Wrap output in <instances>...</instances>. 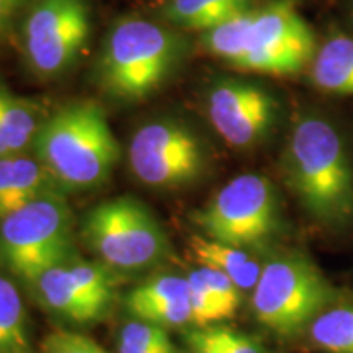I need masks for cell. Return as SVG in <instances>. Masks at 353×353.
<instances>
[{
    "instance_id": "cell-18",
    "label": "cell",
    "mask_w": 353,
    "mask_h": 353,
    "mask_svg": "<svg viewBox=\"0 0 353 353\" xmlns=\"http://www.w3.org/2000/svg\"><path fill=\"white\" fill-rule=\"evenodd\" d=\"M254 6L255 0H167L162 17L176 28L203 33Z\"/></svg>"
},
{
    "instance_id": "cell-19",
    "label": "cell",
    "mask_w": 353,
    "mask_h": 353,
    "mask_svg": "<svg viewBox=\"0 0 353 353\" xmlns=\"http://www.w3.org/2000/svg\"><path fill=\"white\" fill-rule=\"evenodd\" d=\"M0 353H32L26 309L12 281L0 276Z\"/></svg>"
},
{
    "instance_id": "cell-25",
    "label": "cell",
    "mask_w": 353,
    "mask_h": 353,
    "mask_svg": "<svg viewBox=\"0 0 353 353\" xmlns=\"http://www.w3.org/2000/svg\"><path fill=\"white\" fill-rule=\"evenodd\" d=\"M41 350L43 353H107L92 339L69 330H54L46 335Z\"/></svg>"
},
{
    "instance_id": "cell-12",
    "label": "cell",
    "mask_w": 353,
    "mask_h": 353,
    "mask_svg": "<svg viewBox=\"0 0 353 353\" xmlns=\"http://www.w3.org/2000/svg\"><path fill=\"white\" fill-rule=\"evenodd\" d=\"M128 312L161 327L192 324L188 278L162 275L136 286L125 298Z\"/></svg>"
},
{
    "instance_id": "cell-30",
    "label": "cell",
    "mask_w": 353,
    "mask_h": 353,
    "mask_svg": "<svg viewBox=\"0 0 353 353\" xmlns=\"http://www.w3.org/2000/svg\"><path fill=\"white\" fill-rule=\"evenodd\" d=\"M348 21H350V25H352V28H353V0H352V3H350V7H348Z\"/></svg>"
},
{
    "instance_id": "cell-16",
    "label": "cell",
    "mask_w": 353,
    "mask_h": 353,
    "mask_svg": "<svg viewBox=\"0 0 353 353\" xmlns=\"http://www.w3.org/2000/svg\"><path fill=\"white\" fill-rule=\"evenodd\" d=\"M32 285L44 306L64 319L82 324L101 317L99 309L77 288L65 263L48 268Z\"/></svg>"
},
{
    "instance_id": "cell-5",
    "label": "cell",
    "mask_w": 353,
    "mask_h": 353,
    "mask_svg": "<svg viewBox=\"0 0 353 353\" xmlns=\"http://www.w3.org/2000/svg\"><path fill=\"white\" fill-rule=\"evenodd\" d=\"M72 257V213L61 190L0 221V259L26 283Z\"/></svg>"
},
{
    "instance_id": "cell-17",
    "label": "cell",
    "mask_w": 353,
    "mask_h": 353,
    "mask_svg": "<svg viewBox=\"0 0 353 353\" xmlns=\"http://www.w3.org/2000/svg\"><path fill=\"white\" fill-rule=\"evenodd\" d=\"M190 250L201 267L224 273L241 291H254L263 267L244 249L223 244L206 236H192Z\"/></svg>"
},
{
    "instance_id": "cell-20",
    "label": "cell",
    "mask_w": 353,
    "mask_h": 353,
    "mask_svg": "<svg viewBox=\"0 0 353 353\" xmlns=\"http://www.w3.org/2000/svg\"><path fill=\"white\" fill-rule=\"evenodd\" d=\"M311 343L325 353H353V306L321 312L307 327Z\"/></svg>"
},
{
    "instance_id": "cell-4",
    "label": "cell",
    "mask_w": 353,
    "mask_h": 353,
    "mask_svg": "<svg viewBox=\"0 0 353 353\" xmlns=\"http://www.w3.org/2000/svg\"><path fill=\"white\" fill-rule=\"evenodd\" d=\"M335 299L337 291L311 260L283 255L263 265L252 291V311L265 329L293 337L332 307Z\"/></svg>"
},
{
    "instance_id": "cell-22",
    "label": "cell",
    "mask_w": 353,
    "mask_h": 353,
    "mask_svg": "<svg viewBox=\"0 0 353 353\" xmlns=\"http://www.w3.org/2000/svg\"><path fill=\"white\" fill-rule=\"evenodd\" d=\"M190 285V304H192V324L198 329L210 327L214 322L224 321L223 311H221L218 301L211 293L205 280H203L200 270H193L188 273Z\"/></svg>"
},
{
    "instance_id": "cell-29",
    "label": "cell",
    "mask_w": 353,
    "mask_h": 353,
    "mask_svg": "<svg viewBox=\"0 0 353 353\" xmlns=\"http://www.w3.org/2000/svg\"><path fill=\"white\" fill-rule=\"evenodd\" d=\"M118 353H180L176 347L164 348V350H154V348H138L126 345V343H118Z\"/></svg>"
},
{
    "instance_id": "cell-6",
    "label": "cell",
    "mask_w": 353,
    "mask_h": 353,
    "mask_svg": "<svg viewBox=\"0 0 353 353\" xmlns=\"http://www.w3.org/2000/svg\"><path fill=\"white\" fill-rule=\"evenodd\" d=\"M85 244L117 270H143L169 252V241L152 211L132 196L100 203L82 223Z\"/></svg>"
},
{
    "instance_id": "cell-27",
    "label": "cell",
    "mask_w": 353,
    "mask_h": 353,
    "mask_svg": "<svg viewBox=\"0 0 353 353\" xmlns=\"http://www.w3.org/2000/svg\"><path fill=\"white\" fill-rule=\"evenodd\" d=\"M187 342L192 353H226L221 343L211 335L208 327L192 330L187 335Z\"/></svg>"
},
{
    "instance_id": "cell-13",
    "label": "cell",
    "mask_w": 353,
    "mask_h": 353,
    "mask_svg": "<svg viewBox=\"0 0 353 353\" xmlns=\"http://www.w3.org/2000/svg\"><path fill=\"white\" fill-rule=\"evenodd\" d=\"M57 190L59 185L37 157L23 152L0 159V221Z\"/></svg>"
},
{
    "instance_id": "cell-2",
    "label": "cell",
    "mask_w": 353,
    "mask_h": 353,
    "mask_svg": "<svg viewBox=\"0 0 353 353\" xmlns=\"http://www.w3.org/2000/svg\"><path fill=\"white\" fill-rule=\"evenodd\" d=\"M33 145L44 169L69 192L103 185L121 156L107 113L94 100L70 101L48 114Z\"/></svg>"
},
{
    "instance_id": "cell-15",
    "label": "cell",
    "mask_w": 353,
    "mask_h": 353,
    "mask_svg": "<svg viewBox=\"0 0 353 353\" xmlns=\"http://www.w3.org/2000/svg\"><path fill=\"white\" fill-rule=\"evenodd\" d=\"M44 121L38 101L0 85V159L23 154Z\"/></svg>"
},
{
    "instance_id": "cell-9",
    "label": "cell",
    "mask_w": 353,
    "mask_h": 353,
    "mask_svg": "<svg viewBox=\"0 0 353 353\" xmlns=\"http://www.w3.org/2000/svg\"><path fill=\"white\" fill-rule=\"evenodd\" d=\"M90 26L85 0H37L21 30L28 68L43 79L63 76L82 54Z\"/></svg>"
},
{
    "instance_id": "cell-10",
    "label": "cell",
    "mask_w": 353,
    "mask_h": 353,
    "mask_svg": "<svg viewBox=\"0 0 353 353\" xmlns=\"http://www.w3.org/2000/svg\"><path fill=\"white\" fill-rule=\"evenodd\" d=\"M131 172L145 187L182 188L200 179L206 154L196 132L176 120L138 128L130 143Z\"/></svg>"
},
{
    "instance_id": "cell-7",
    "label": "cell",
    "mask_w": 353,
    "mask_h": 353,
    "mask_svg": "<svg viewBox=\"0 0 353 353\" xmlns=\"http://www.w3.org/2000/svg\"><path fill=\"white\" fill-rule=\"evenodd\" d=\"M317 44L296 0H272L255 8L247 50L231 68L263 76H296L307 70Z\"/></svg>"
},
{
    "instance_id": "cell-11",
    "label": "cell",
    "mask_w": 353,
    "mask_h": 353,
    "mask_svg": "<svg viewBox=\"0 0 353 353\" xmlns=\"http://www.w3.org/2000/svg\"><path fill=\"white\" fill-rule=\"evenodd\" d=\"M211 126L231 148L262 143L280 118V100L268 87L247 79H219L206 94Z\"/></svg>"
},
{
    "instance_id": "cell-8",
    "label": "cell",
    "mask_w": 353,
    "mask_h": 353,
    "mask_svg": "<svg viewBox=\"0 0 353 353\" xmlns=\"http://www.w3.org/2000/svg\"><path fill=\"white\" fill-rule=\"evenodd\" d=\"M195 223L206 237L223 244L239 249L262 244L280 223L276 190L263 175L236 176L198 211Z\"/></svg>"
},
{
    "instance_id": "cell-1",
    "label": "cell",
    "mask_w": 353,
    "mask_h": 353,
    "mask_svg": "<svg viewBox=\"0 0 353 353\" xmlns=\"http://www.w3.org/2000/svg\"><path fill=\"white\" fill-rule=\"evenodd\" d=\"M285 180L306 213L327 228L353 221V162L345 139L324 114L306 113L291 128Z\"/></svg>"
},
{
    "instance_id": "cell-24",
    "label": "cell",
    "mask_w": 353,
    "mask_h": 353,
    "mask_svg": "<svg viewBox=\"0 0 353 353\" xmlns=\"http://www.w3.org/2000/svg\"><path fill=\"white\" fill-rule=\"evenodd\" d=\"M198 270H200L206 286H208L211 293H213L214 299L218 301L224 317H226V319L232 317L236 314L237 307H239L241 304V290L237 288L236 283H234L231 278L224 275V273L206 267L198 268Z\"/></svg>"
},
{
    "instance_id": "cell-21",
    "label": "cell",
    "mask_w": 353,
    "mask_h": 353,
    "mask_svg": "<svg viewBox=\"0 0 353 353\" xmlns=\"http://www.w3.org/2000/svg\"><path fill=\"white\" fill-rule=\"evenodd\" d=\"M65 265H68L77 288L103 316L113 299V281L107 268L74 257Z\"/></svg>"
},
{
    "instance_id": "cell-14",
    "label": "cell",
    "mask_w": 353,
    "mask_h": 353,
    "mask_svg": "<svg viewBox=\"0 0 353 353\" xmlns=\"http://www.w3.org/2000/svg\"><path fill=\"white\" fill-rule=\"evenodd\" d=\"M306 72L312 87L322 94L353 97V33H329L317 44Z\"/></svg>"
},
{
    "instance_id": "cell-26",
    "label": "cell",
    "mask_w": 353,
    "mask_h": 353,
    "mask_svg": "<svg viewBox=\"0 0 353 353\" xmlns=\"http://www.w3.org/2000/svg\"><path fill=\"white\" fill-rule=\"evenodd\" d=\"M208 330L226 353H265L257 342L236 330L226 327H208Z\"/></svg>"
},
{
    "instance_id": "cell-3",
    "label": "cell",
    "mask_w": 353,
    "mask_h": 353,
    "mask_svg": "<svg viewBox=\"0 0 353 353\" xmlns=\"http://www.w3.org/2000/svg\"><path fill=\"white\" fill-rule=\"evenodd\" d=\"M183 52V38L169 26L128 17L113 26L101 48L100 85L114 100L141 101L164 85Z\"/></svg>"
},
{
    "instance_id": "cell-23",
    "label": "cell",
    "mask_w": 353,
    "mask_h": 353,
    "mask_svg": "<svg viewBox=\"0 0 353 353\" xmlns=\"http://www.w3.org/2000/svg\"><path fill=\"white\" fill-rule=\"evenodd\" d=\"M118 343H126V345L138 348H154V350L175 347L164 327L138 319L123 325Z\"/></svg>"
},
{
    "instance_id": "cell-28",
    "label": "cell",
    "mask_w": 353,
    "mask_h": 353,
    "mask_svg": "<svg viewBox=\"0 0 353 353\" xmlns=\"http://www.w3.org/2000/svg\"><path fill=\"white\" fill-rule=\"evenodd\" d=\"M26 0H0V33L7 32Z\"/></svg>"
}]
</instances>
